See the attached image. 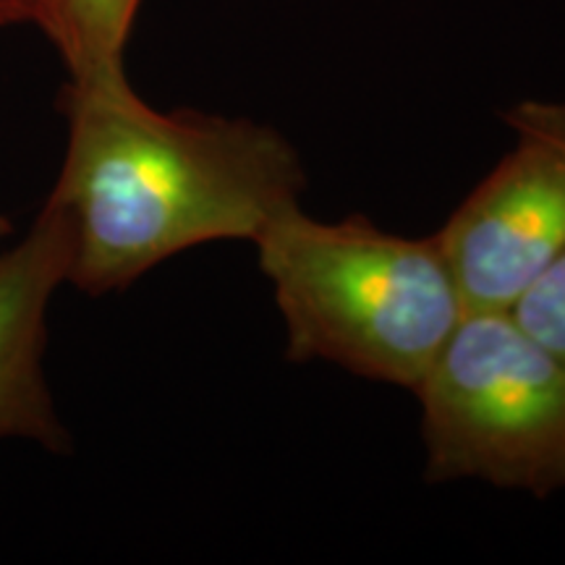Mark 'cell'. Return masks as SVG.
<instances>
[{"label":"cell","instance_id":"3957f363","mask_svg":"<svg viewBox=\"0 0 565 565\" xmlns=\"http://www.w3.org/2000/svg\"><path fill=\"white\" fill-rule=\"evenodd\" d=\"M414 393L429 482L565 487V364L508 309H469Z\"/></svg>","mask_w":565,"mask_h":565},{"label":"cell","instance_id":"ba28073f","mask_svg":"<svg viewBox=\"0 0 565 565\" xmlns=\"http://www.w3.org/2000/svg\"><path fill=\"white\" fill-rule=\"evenodd\" d=\"M26 24L24 0H0V26Z\"/></svg>","mask_w":565,"mask_h":565},{"label":"cell","instance_id":"7a4b0ae2","mask_svg":"<svg viewBox=\"0 0 565 565\" xmlns=\"http://www.w3.org/2000/svg\"><path fill=\"white\" fill-rule=\"evenodd\" d=\"M291 362H328L416 391L469 312L440 236L408 238L366 217L282 212L254 242Z\"/></svg>","mask_w":565,"mask_h":565},{"label":"cell","instance_id":"9c48e42d","mask_svg":"<svg viewBox=\"0 0 565 565\" xmlns=\"http://www.w3.org/2000/svg\"><path fill=\"white\" fill-rule=\"evenodd\" d=\"M11 236V221L6 215H0V242Z\"/></svg>","mask_w":565,"mask_h":565},{"label":"cell","instance_id":"8992f818","mask_svg":"<svg viewBox=\"0 0 565 565\" xmlns=\"http://www.w3.org/2000/svg\"><path fill=\"white\" fill-rule=\"evenodd\" d=\"M141 0H24L26 24L51 40L68 82L126 74V47Z\"/></svg>","mask_w":565,"mask_h":565},{"label":"cell","instance_id":"5b68a950","mask_svg":"<svg viewBox=\"0 0 565 565\" xmlns=\"http://www.w3.org/2000/svg\"><path fill=\"white\" fill-rule=\"evenodd\" d=\"M66 270V231L47 207L0 254V440L21 437L55 454L68 450V435L45 380L47 307Z\"/></svg>","mask_w":565,"mask_h":565},{"label":"cell","instance_id":"277c9868","mask_svg":"<svg viewBox=\"0 0 565 565\" xmlns=\"http://www.w3.org/2000/svg\"><path fill=\"white\" fill-rule=\"evenodd\" d=\"M513 150L437 231L469 309H508L565 252V103L505 113Z\"/></svg>","mask_w":565,"mask_h":565},{"label":"cell","instance_id":"6da1fadb","mask_svg":"<svg viewBox=\"0 0 565 565\" xmlns=\"http://www.w3.org/2000/svg\"><path fill=\"white\" fill-rule=\"evenodd\" d=\"M61 110L68 141L45 207L66 231V282L89 296L194 246L254 244L301 204V158L273 126L158 110L126 74L68 82Z\"/></svg>","mask_w":565,"mask_h":565},{"label":"cell","instance_id":"52a82bcc","mask_svg":"<svg viewBox=\"0 0 565 565\" xmlns=\"http://www.w3.org/2000/svg\"><path fill=\"white\" fill-rule=\"evenodd\" d=\"M513 320L565 364V252L550 263L508 307Z\"/></svg>","mask_w":565,"mask_h":565}]
</instances>
